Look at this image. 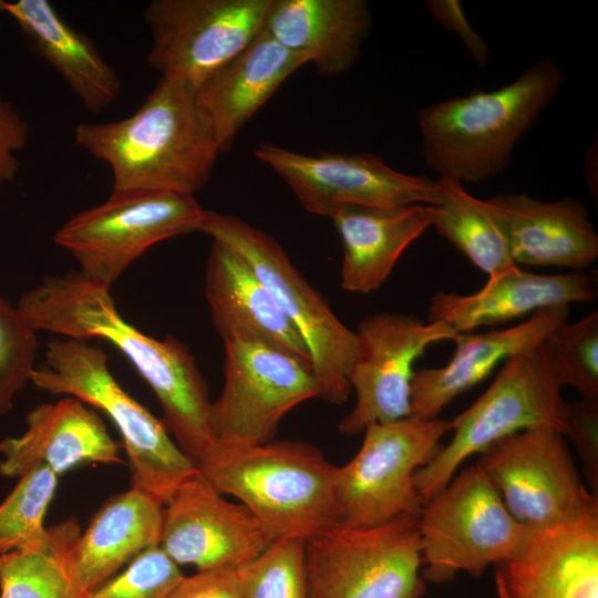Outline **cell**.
<instances>
[{
    "label": "cell",
    "instance_id": "obj_28",
    "mask_svg": "<svg viewBox=\"0 0 598 598\" xmlns=\"http://www.w3.org/2000/svg\"><path fill=\"white\" fill-rule=\"evenodd\" d=\"M163 506L147 492L132 486L99 509L74 547L76 574L87 592L141 553L159 546Z\"/></svg>",
    "mask_w": 598,
    "mask_h": 598
},
{
    "label": "cell",
    "instance_id": "obj_32",
    "mask_svg": "<svg viewBox=\"0 0 598 598\" xmlns=\"http://www.w3.org/2000/svg\"><path fill=\"white\" fill-rule=\"evenodd\" d=\"M544 342L561 388L571 386L581 399L598 400V312L564 323Z\"/></svg>",
    "mask_w": 598,
    "mask_h": 598
},
{
    "label": "cell",
    "instance_id": "obj_9",
    "mask_svg": "<svg viewBox=\"0 0 598 598\" xmlns=\"http://www.w3.org/2000/svg\"><path fill=\"white\" fill-rule=\"evenodd\" d=\"M419 514L370 527L338 522L306 540L310 598H422Z\"/></svg>",
    "mask_w": 598,
    "mask_h": 598
},
{
    "label": "cell",
    "instance_id": "obj_37",
    "mask_svg": "<svg viewBox=\"0 0 598 598\" xmlns=\"http://www.w3.org/2000/svg\"><path fill=\"white\" fill-rule=\"evenodd\" d=\"M430 14L448 32L454 33L465 47L470 58L481 68L488 64L491 49L486 40L474 30L463 6L457 0L425 1Z\"/></svg>",
    "mask_w": 598,
    "mask_h": 598
},
{
    "label": "cell",
    "instance_id": "obj_38",
    "mask_svg": "<svg viewBox=\"0 0 598 598\" xmlns=\"http://www.w3.org/2000/svg\"><path fill=\"white\" fill-rule=\"evenodd\" d=\"M169 598H247L240 568L197 570L184 576Z\"/></svg>",
    "mask_w": 598,
    "mask_h": 598
},
{
    "label": "cell",
    "instance_id": "obj_12",
    "mask_svg": "<svg viewBox=\"0 0 598 598\" xmlns=\"http://www.w3.org/2000/svg\"><path fill=\"white\" fill-rule=\"evenodd\" d=\"M477 465L508 513L540 530L597 514V495L584 484L564 435L551 429L525 430L478 454Z\"/></svg>",
    "mask_w": 598,
    "mask_h": 598
},
{
    "label": "cell",
    "instance_id": "obj_20",
    "mask_svg": "<svg viewBox=\"0 0 598 598\" xmlns=\"http://www.w3.org/2000/svg\"><path fill=\"white\" fill-rule=\"evenodd\" d=\"M595 300L592 279L585 271L539 275L514 265L488 275L474 293L435 292L430 298L427 321H442L463 333L507 323L542 309Z\"/></svg>",
    "mask_w": 598,
    "mask_h": 598
},
{
    "label": "cell",
    "instance_id": "obj_23",
    "mask_svg": "<svg viewBox=\"0 0 598 598\" xmlns=\"http://www.w3.org/2000/svg\"><path fill=\"white\" fill-rule=\"evenodd\" d=\"M309 63L264 29L235 58L196 91L221 152H227L243 126L293 72Z\"/></svg>",
    "mask_w": 598,
    "mask_h": 598
},
{
    "label": "cell",
    "instance_id": "obj_1",
    "mask_svg": "<svg viewBox=\"0 0 598 598\" xmlns=\"http://www.w3.org/2000/svg\"><path fill=\"white\" fill-rule=\"evenodd\" d=\"M17 307L35 331L103 339L117 348L153 390L163 423L195 463L214 443L207 384L194 355L176 338L158 340L125 321L111 288L70 271L44 278L21 295Z\"/></svg>",
    "mask_w": 598,
    "mask_h": 598
},
{
    "label": "cell",
    "instance_id": "obj_35",
    "mask_svg": "<svg viewBox=\"0 0 598 598\" xmlns=\"http://www.w3.org/2000/svg\"><path fill=\"white\" fill-rule=\"evenodd\" d=\"M184 576L179 565L156 546L136 556L87 598H169Z\"/></svg>",
    "mask_w": 598,
    "mask_h": 598
},
{
    "label": "cell",
    "instance_id": "obj_17",
    "mask_svg": "<svg viewBox=\"0 0 598 598\" xmlns=\"http://www.w3.org/2000/svg\"><path fill=\"white\" fill-rule=\"evenodd\" d=\"M164 506L159 547L179 566L238 569L275 542L244 505L228 502L198 471Z\"/></svg>",
    "mask_w": 598,
    "mask_h": 598
},
{
    "label": "cell",
    "instance_id": "obj_2",
    "mask_svg": "<svg viewBox=\"0 0 598 598\" xmlns=\"http://www.w3.org/2000/svg\"><path fill=\"white\" fill-rule=\"evenodd\" d=\"M74 143L110 166L112 190L195 195L208 183L220 153L196 89L163 78L132 115L78 124Z\"/></svg>",
    "mask_w": 598,
    "mask_h": 598
},
{
    "label": "cell",
    "instance_id": "obj_39",
    "mask_svg": "<svg viewBox=\"0 0 598 598\" xmlns=\"http://www.w3.org/2000/svg\"><path fill=\"white\" fill-rule=\"evenodd\" d=\"M29 141V125L13 105L0 97V187L19 169L16 153Z\"/></svg>",
    "mask_w": 598,
    "mask_h": 598
},
{
    "label": "cell",
    "instance_id": "obj_18",
    "mask_svg": "<svg viewBox=\"0 0 598 598\" xmlns=\"http://www.w3.org/2000/svg\"><path fill=\"white\" fill-rule=\"evenodd\" d=\"M494 571L498 598H598V513L534 530Z\"/></svg>",
    "mask_w": 598,
    "mask_h": 598
},
{
    "label": "cell",
    "instance_id": "obj_13",
    "mask_svg": "<svg viewBox=\"0 0 598 598\" xmlns=\"http://www.w3.org/2000/svg\"><path fill=\"white\" fill-rule=\"evenodd\" d=\"M224 346V385L208 413L216 440L269 442L289 411L320 398L309 361L259 341L231 340Z\"/></svg>",
    "mask_w": 598,
    "mask_h": 598
},
{
    "label": "cell",
    "instance_id": "obj_31",
    "mask_svg": "<svg viewBox=\"0 0 598 598\" xmlns=\"http://www.w3.org/2000/svg\"><path fill=\"white\" fill-rule=\"evenodd\" d=\"M58 480L45 465L34 466L19 477L0 504V555L31 546L44 536V516Z\"/></svg>",
    "mask_w": 598,
    "mask_h": 598
},
{
    "label": "cell",
    "instance_id": "obj_36",
    "mask_svg": "<svg viewBox=\"0 0 598 598\" xmlns=\"http://www.w3.org/2000/svg\"><path fill=\"white\" fill-rule=\"evenodd\" d=\"M564 437L575 446L587 468L590 482L597 481L598 400L566 402Z\"/></svg>",
    "mask_w": 598,
    "mask_h": 598
},
{
    "label": "cell",
    "instance_id": "obj_19",
    "mask_svg": "<svg viewBox=\"0 0 598 598\" xmlns=\"http://www.w3.org/2000/svg\"><path fill=\"white\" fill-rule=\"evenodd\" d=\"M513 261L585 271L598 258V233L578 198L544 202L527 194L481 199Z\"/></svg>",
    "mask_w": 598,
    "mask_h": 598
},
{
    "label": "cell",
    "instance_id": "obj_4",
    "mask_svg": "<svg viewBox=\"0 0 598 598\" xmlns=\"http://www.w3.org/2000/svg\"><path fill=\"white\" fill-rule=\"evenodd\" d=\"M196 466L217 492L236 497L274 540H307L340 522L338 466L309 443L215 440Z\"/></svg>",
    "mask_w": 598,
    "mask_h": 598
},
{
    "label": "cell",
    "instance_id": "obj_5",
    "mask_svg": "<svg viewBox=\"0 0 598 598\" xmlns=\"http://www.w3.org/2000/svg\"><path fill=\"white\" fill-rule=\"evenodd\" d=\"M30 382L39 390L73 396L105 413L122 436L132 486L163 505L198 471L163 421L118 384L110 371L107 354L86 340L52 339L44 362L34 368Z\"/></svg>",
    "mask_w": 598,
    "mask_h": 598
},
{
    "label": "cell",
    "instance_id": "obj_40",
    "mask_svg": "<svg viewBox=\"0 0 598 598\" xmlns=\"http://www.w3.org/2000/svg\"><path fill=\"white\" fill-rule=\"evenodd\" d=\"M1 0H0V16L2 14Z\"/></svg>",
    "mask_w": 598,
    "mask_h": 598
},
{
    "label": "cell",
    "instance_id": "obj_26",
    "mask_svg": "<svg viewBox=\"0 0 598 598\" xmlns=\"http://www.w3.org/2000/svg\"><path fill=\"white\" fill-rule=\"evenodd\" d=\"M371 25L364 0H274L264 30L330 76L351 69Z\"/></svg>",
    "mask_w": 598,
    "mask_h": 598
},
{
    "label": "cell",
    "instance_id": "obj_30",
    "mask_svg": "<svg viewBox=\"0 0 598 598\" xmlns=\"http://www.w3.org/2000/svg\"><path fill=\"white\" fill-rule=\"evenodd\" d=\"M435 181L441 202L431 206V227L487 276L516 265L481 198L471 195L456 179Z\"/></svg>",
    "mask_w": 598,
    "mask_h": 598
},
{
    "label": "cell",
    "instance_id": "obj_14",
    "mask_svg": "<svg viewBox=\"0 0 598 598\" xmlns=\"http://www.w3.org/2000/svg\"><path fill=\"white\" fill-rule=\"evenodd\" d=\"M274 0H153L144 11L147 63L197 89L264 29Z\"/></svg>",
    "mask_w": 598,
    "mask_h": 598
},
{
    "label": "cell",
    "instance_id": "obj_8",
    "mask_svg": "<svg viewBox=\"0 0 598 598\" xmlns=\"http://www.w3.org/2000/svg\"><path fill=\"white\" fill-rule=\"evenodd\" d=\"M424 580L458 573L480 577L516 554L533 529L519 524L477 464L464 468L429 501L417 518Z\"/></svg>",
    "mask_w": 598,
    "mask_h": 598
},
{
    "label": "cell",
    "instance_id": "obj_27",
    "mask_svg": "<svg viewBox=\"0 0 598 598\" xmlns=\"http://www.w3.org/2000/svg\"><path fill=\"white\" fill-rule=\"evenodd\" d=\"M38 54L63 79L81 104L100 113L121 92L115 70L92 40L66 22L48 0H1Z\"/></svg>",
    "mask_w": 598,
    "mask_h": 598
},
{
    "label": "cell",
    "instance_id": "obj_29",
    "mask_svg": "<svg viewBox=\"0 0 598 598\" xmlns=\"http://www.w3.org/2000/svg\"><path fill=\"white\" fill-rule=\"evenodd\" d=\"M75 517L47 528L31 546L0 555V598H87L74 563Z\"/></svg>",
    "mask_w": 598,
    "mask_h": 598
},
{
    "label": "cell",
    "instance_id": "obj_6",
    "mask_svg": "<svg viewBox=\"0 0 598 598\" xmlns=\"http://www.w3.org/2000/svg\"><path fill=\"white\" fill-rule=\"evenodd\" d=\"M236 252L301 337L320 386V399L343 404L355 337L296 268L279 243L244 219L206 210L199 229Z\"/></svg>",
    "mask_w": 598,
    "mask_h": 598
},
{
    "label": "cell",
    "instance_id": "obj_11",
    "mask_svg": "<svg viewBox=\"0 0 598 598\" xmlns=\"http://www.w3.org/2000/svg\"><path fill=\"white\" fill-rule=\"evenodd\" d=\"M450 421L439 417L368 425L358 453L337 467L340 522L370 527L404 514H419L423 502L414 475L440 451Z\"/></svg>",
    "mask_w": 598,
    "mask_h": 598
},
{
    "label": "cell",
    "instance_id": "obj_3",
    "mask_svg": "<svg viewBox=\"0 0 598 598\" xmlns=\"http://www.w3.org/2000/svg\"><path fill=\"white\" fill-rule=\"evenodd\" d=\"M564 78L556 61L543 56L497 90H476L421 109L417 125L426 167L462 184L502 174Z\"/></svg>",
    "mask_w": 598,
    "mask_h": 598
},
{
    "label": "cell",
    "instance_id": "obj_33",
    "mask_svg": "<svg viewBox=\"0 0 598 598\" xmlns=\"http://www.w3.org/2000/svg\"><path fill=\"white\" fill-rule=\"evenodd\" d=\"M306 540H275L240 568L247 598H310L306 569Z\"/></svg>",
    "mask_w": 598,
    "mask_h": 598
},
{
    "label": "cell",
    "instance_id": "obj_10",
    "mask_svg": "<svg viewBox=\"0 0 598 598\" xmlns=\"http://www.w3.org/2000/svg\"><path fill=\"white\" fill-rule=\"evenodd\" d=\"M205 213L195 195L112 190L102 204L70 217L52 239L83 276L111 288L155 244L199 231Z\"/></svg>",
    "mask_w": 598,
    "mask_h": 598
},
{
    "label": "cell",
    "instance_id": "obj_25",
    "mask_svg": "<svg viewBox=\"0 0 598 598\" xmlns=\"http://www.w3.org/2000/svg\"><path fill=\"white\" fill-rule=\"evenodd\" d=\"M342 244L341 286L369 295L381 288L396 262L431 227L430 205L343 206L330 217Z\"/></svg>",
    "mask_w": 598,
    "mask_h": 598
},
{
    "label": "cell",
    "instance_id": "obj_15",
    "mask_svg": "<svg viewBox=\"0 0 598 598\" xmlns=\"http://www.w3.org/2000/svg\"><path fill=\"white\" fill-rule=\"evenodd\" d=\"M255 156L269 166L310 214L330 218L343 206H434L441 202L436 181L392 168L371 153L307 155L261 143Z\"/></svg>",
    "mask_w": 598,
    "mask_h": 598
},
{
    "label": "cell",
    "instance_id": "obj_34",
    "mask_svg": "<svg viewBox=\"0 0 598 598\" xmlns=\"http://www.w3.org/2000/svg\"><path fill=\"white\" fill-rule=\"evenodd\" d=\"M37 331L17 306L0 296V414L13 405L35 368Z\"/></svg>",
    "mask_w": 598,
    "mask_h": 598
},
{
    "label": "cell",
    "instance_id": "obj_24",
    "mask_svg": "<svg viewBox=\"0 0 598 598\" xmlns=\"http://www.w3.org/2000/svg\"><path fill=\"white\" fill-rule=\"evenodd\" d=\"M205 296L212 322L224 342L259 341L311 363L301 337L251 269L216 240L212 241L206 262Z\"/></svg>",
    "mask_w": 598,
    "mask_h": 598
},
{
    "label": "cell",
    "instance_id": "obj_16",
    "mask_svg": "<svg viewBox=\"0 0 598 598\" xmlns=\"http://www.w3.org/2000/svg\"><path fill=\"white\" fill-rule=\"evenodd\" d=\"M456 334L442 321L423 322L415 315L380 312L363 319L354 332L348 375L357 400L340 420L339 431L357 435L370 424L409 417L414 362L433 343Z\"/></svg>",
    "mask_w": 598,
    "mask_h": 598
},
{
    "label": "cell",
    "instance_id": "obj_22",
    "mask_svg": "<svg viewBox=\"0 0 598 598\" xmlns=\"http://www.w3.org/2000/svg\"><path fill=\"white\" fill-rule=\"evenodd\" d=\"M568 316L569 306L551 307L508 328L457 333L453 339L455 352L444 367L414 371L410 416L437 417L457 395L482 382L501 362L537 346L566 323Z\"/></svg>",
    "mask_w": 598,
    "mask_h": 598
},
{
    "label": "cell",
    "instance_id": "obj_7",
    "mask_svg": "<svg viewBox=\"0 0 598 598\" xmlns=\"http://www.w3.org/2000/svg\"><path fill=\"white\" fill-rule=\"evenodd\" d=\"M544 340L508 358L482 395L450 421L452 440L414 475L423 504L468 457L504 437L535 429H551L564 435L566 401Z\"/></svg>",
    "mask_w": 598,
    "mask_h": 598
},
{
    "label": "cell",
    "instance_id": "obj_21",
    "mask_svg": "<svg viewBox=\"0 0 598 598\" xmlns=\"http://www.w3.org/2000/svg\"><path fill=\"white\" fill-rule=\"evenodd\" d=\"M25 423L21 435L0 442V474L6 477H20L38 465L59 476L81 463H122L120 446L103 421L79 399L39 404Z\"/></svg>",
    "mask_w": 598,
    "mask_h": 598
}]
</instances>
